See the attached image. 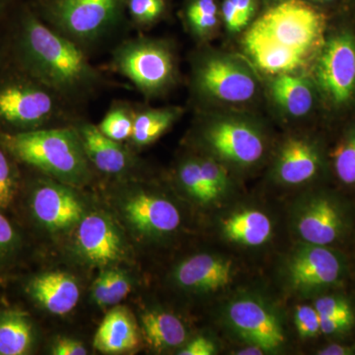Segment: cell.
<instances>
[{"label":"cell","instance_id":"cell-37","mask_svg":"<svg viewBox=\"0 0 355 355\" xmlns=\"http://www.w3.org/2000/svg\"><path fill=\"white\" fill-rule=\"evenodd\" d=\"M320 317L343 318L354 321V311L345 299L338 296H324L317 299L314 304Z\"/></svg>","mask_w":355,"mask_h":355},{"label":"cell","instance_id":"cell-7","mask_svg":"<svg viewBox=\"0 0 355 355\" xmlns=\"http://www.w3.org/2000/svg\"><path fill=\"white\" fill-rule=\"evenodd\" d=\"M315 81L334 107L347 106L355 97V37L349 30L329 37L315 64Z\"/></svg>","mask_w":355,"mask_h":355},{"label":"cell","instance_id":"cell-44","mask_svg":"<svg viewBox=\"0 0 355 355\" xmlns=\"http://www.w3.org/2000/svg\"><path fill=\"white\" fill-rule=\"evenodd\" d=\"M1 25V23H0ZM6 58V42H4L3 34L0 33V67L3 64Z\"/></svg>","mask_w":355,"mask_h":355},{"label":"cell","instance_id":"cell-31","mask_svg":"<svg viewBox=\"0 0 355 355\" xmlns=\"http://www.w3.org/2000/svg\"><path fill=\"white\" fill-rule=\"evenodd\" d=\"M331 156L338 180L349 186L355 184V128L336 146Z\"/></svg>","mask_w":355,"mask_h":355},{"label":"cell","instance_id":"cell-29","mask_svg":"<svg viewBox=\"0 0 355 355\" xmlns=\"http://www.w3.org/2000/svg\"><path fill=\"white\" fill-rule=\"evenodd\" d=\"M18 161L0 144V209L12 205L20 187Z\"/></svg>","mask_w":355,"mask_h":355},{"label":"cell","instance_id":"cell-32","mask_svg":"<svg viewBox=\"0 0 355 355\" xmlns=\"http://www.w3.org/2000/svg\"><path fill=\"white\" fill-rule=\"evenodd\" d=\"M259 0H223L221 16L229 32H240L249 25L258 9Z\"/></svg>","mask_w":355,"mask_h":355},{"label":"cell","instance_id":"cell-24","mask_svg":"<svg viewBox=\"0 0 355 355\" xmlns=\"http://www.w3.org/2000/svg\"><path fill=\"white\" fill-rule=\"evenodd\" d=\"M34 345V324L26 313L18 310L0 313V355L28 354Z\"/></svg>","mask_w":355,"mask_h":355},{"label":"cell","instance_id":"cell-11","mask_svg":"<svg viewBox=\"0 0 355 355\" xmlns=\"http://www.w3.org/2000/svg\"><path fill=\"white\" fill-rule=\"evenodd\" d=\"M73 231L74 252L86 265L104 268L127 259L123 230L106 212H86Z\"/></svg>","mask_w":355,"mask_h":355},{"label":"cell","instance_id":"cell-17","mask_svg":"<svg viewBox=\"0 0 355 355\" xmlns=\"http://www.w3.org/2000/svg\"><path fill=\"white\" fill-rule=\"evenodd\" d=\"M74 128L80 137L89 162L98 171L119 177L125 176L135 168V160L132 153L121 142L103 135L97 125L81 123Z\"/></svg>","mask_w":355,"mask_h":355},{"label":"cell","instance_id":"cell-9","mask_svg":"<svg viewBox=\"0 0 355 355\" xmlns=\"http://www.w3.org/2000/svg\"><path fill=\"white\" fill-rule=\"evenodd\" d=\"M76 187L44 176L30 187L29 209L40 228L51 234L74 230L86 210Z\"/></svg>","mask_w":355,"mask_h":355},{"label":"cell","instance_id":"cell-8","mask_svg":"<svg viewBox=\"0 0 355 355\" xmlns=\"http://www.w3.org/2000/svg\"><path fill=\"white\" fill-rule=\"evenodd\" d=\"M118 209L128 228L142 239L166 237L181 226V212L171 200L139 187L121 193Z\"/></svg>","mask_w":355,"mask_h":355},{"label":"cell","instance_id":"cell-33","mask_svg":"<svg viewBox=\"0 0 355 355\" xmlns=\"http://www.w3.org/2000/svg\"><path fill=\"white\" fill-rule=\"evenodd\" d=\"M128 17L135 24L149 26L165 15L167 0H125Z\"/></svg>","mask_w":355,"mask_h":355},{"label":"cell","instance_id":"cell-12","mask_svg":"<svg viewBox=\"0 0 355 355\" xmlns=\"http://www.w3.org/2000/svg\"><path fill=\"white\" fill-rule=\"evenodd\" d=\"M202 140L217 158L242 167L256 164L265 153V139L257 125L245 119L222 116L202 130Z\"/></svg>","mask_w":355,"mask_h":355},{"label":"cell","instance_id":"cell-6","mask_svg":"<svg viewBox=\"0 0 355 355\" xmlns=\"http://www.w3.org/2000/svg\"><path fill=\"white\" fill-rule=\"evenodd\" d=\"M114 69L142 94H160L173 83L176 64L171 50L162 42L132 39L121 44L113 55Z\"/></svg>","mask_w":355,"mask_h":355},{"label":"cell","instance_id":"cell-23","mask_svg":"<svg viewBox=\"0 0 355 355\" xmlns=\"http://www.w3.org/2000/svg\"><path fill=\"white\" fill-rule=\"evenodd\" d=\"M142 334L149 347L157 352L176 349L186 342V327L172 313L148 310L140 318Z\"/></svg>","mask_w":355,"mask_h":355},{"label":"cell","instance_id":"cell-46","mask_svg":"<svg viewBox=\"0 0 355 355\" xmlns=\"http://www.w3.org/2000/svg\"><path fill=\"white\" fill-rule=\"evenodd\" d=\"M263 1L268 2L270 6H272L273 3H277V2L282 1V0H263Z\"/></svg>","mask_w":355,"mask_h":355},{"label":"cell","instance_id":"cell-15","mask_svg":"<svg viewBox=\"0 0 355 355\" xmlns=\"http://www.w3.org/2000/svg\"><path fill=\"white\" fill-rule=\"evenodd\" d=\"M294 225L307 244L328 246L342 234L343 214L331 198H312L299 207Z\"/></svg>","mask_w":355,"mask_h":355},{"label":"cell","instance_id":"cell-22","mask_svg":"<svg viewBox=\"0 0 355 355\" xmlns=\"http://www.w3.org/2000/svg\"><path fill=\"white\" fill-rule=\"evenodd\" d=\"M270 91L279 107L295 118L306 116L314 107V83L304 76L289 73L275 76Z\"/></svg>","mask_w":355,"mask_h":355},{"label":"cell","instance_id":"cell-14","mask_svg":"<svg viewBox=\"0 0 355 355\" xmlns=\"http://www.w3.org/2000/svg\"><path fill=\"white\" fill-rule=\"evenodd\" d=\"M342 268L338 257L327 246L305 243L292 254L287 273L292 286L308 291L335 284Z\"/></svg>","mask_w":355,"mask_h":355},{"label":"cell","instance_id":"cell-3","mask_svg":"<svg viewBox=\"0 0 355 355\" xmlns=\"http://www.w3.org/2000/svg\"><path fill=\"white\" fill-rule=\"evenodd\" d=\"M0 144L18 163L69 186L83 187L92 178V165L74 128L0 132Z\"/></svg>","mask_w":355,"mask_h":355},{"label":"cell","instance_id":"cell-39","mask_svg":"<svg viewBox=\"0 0 355 355\" xmlns=\"http://www.w3.org/2000/svg\"><path fill=\"white\" fill-rule=\"evenodd\" d=\"M51 354L55 355H85L87 349L83 343L72 338H62L53 343Z\"/></svg>","mask_w":355,"mask_h":355},{"label":"cell","instance_id":"cell-10","mask_svg":"<svg viewBox=\"0 0 355 355\" xmlns=\"http://www.w3.org/2000/svg\"><path fill=\"white\" fill-rule=\"evenodd\" d=\"M193 81L198 92L218 102H248L257 92L253 71L241 60L229 55L202 58L196 64Z\"/></svg>","mask_w":355,"mask_h":355},{"label":"cell","instance_id":"cell-16","mask_svg":"<svg viewBox=\"0 0 355 355\" xmlns=\"http://www.w3.org/2000/svg\"><path fill=\"white\" fill-rule=\"evenodd\" d=\"M233 265L227 259L212 254H197L176 266L174 280L180 288L193 293L220 291L230 284Z\"/></svg>","mask_w":355,"mask_h":355},{"label":"cell","instance_id":"cell-21","mask_svg":"<svg viewBox=\"0 0 355 355\" xmlns=\"http://www.w3.org/2000/svg\"><path fill=\"white\" fill-rule=\"evenodd\" d=\"M221 230L230 242L247 247H260L272 237V222L261 210L244 209L224 218Z\"/></svg>","mask_w":355,"mask_h":355},{"label":"cell","instance_id":"cell-35","mask_svg":"<svg viewBox=\"0 0 355 355\" xmlns=\"http://www.w3.org/2000/svg\"><path fill=\"white\" fill-rule=\"evenodd\" d=\"M20 236L10 221L0 214V268L12 260L19 251Z\"/></svg>","mask_w":355,"mask_h":355},{"label":"cell","instance_id":"cell-30","mask_svg":"<svg viewBox=\"0 0 355 355\" xmlns=\"http://www.w3.org/2000/svg\"><path fill=\"white\" fill-rule=\"evenodd\" d=\"M133 118L135 113L125 105H116L97 127L109 139L119 142L125 141L132 137Z\"/></svg>","mask_w":355,"mask_h":355},{"label":"cell","instance_id":"cell-40","mask_svg":"<svg viewBox=\"0 0 355 355\" xmlns=\"http://www.w3.org/2000/svg\"><path fill=\"white\" fill-rule=\"evenodd\" d=\"M354 321L343 318H324L320 317V326L321 334L324 335H335L349 330Z\"/></svg>","mask_w":355,"mask_h":355},{"label":"cell","instance_id":"cell-28","mask_svg":"<svg viewBox=\"0 0 355 355\" xmlns=\"http://www.w3.org/2000/svg\"><path fill=\"white\" fill-rule=\"evenodd\" d=\"M177 178L182 189L193 200L202 205L216 202V197L205 183L198 158H188L182 161L178 167Z\"/></svg>","mask_w":355,"mask_h":355},{"label":"cell","instance_id":"cell-41","mask_svg":"<svg viewBox=\"0 0 355 355\" xmlns=\"http://www.w3.org/2000/svg\"><path fill=\"white\" fill-rule=\"evenodd\" d=\"M352 350L349 347L343 345H331L324 349L320 350L318 354L320 355H347L352 354Z\"/></svg>","mask_w":355,"mask_h":355},{"label":"cell","instance_id":"cell-42","mask_svg":"<svg viewBox=\"0 0 355 355\" xmlns=\"http://www.w3.org/2000/svg\"><path fill=\"white\" fill-rule=\"evenodd\" d=\"M18 1L19 0H0V23L6 19V16Z\"/></svg>","mask_w":355,"mask_h":355},{"label":"cell","instance_id":"cell-19","mask_svg":"<svg viewBox=\"0 0 355 355\" xmlns=\"http://www.w3.org/2000/svg\"><path fill=\"white\" fill-rule=\"evenodd\" d=\"M321 166L317 147L304 139H291L280 148L275 166L277 181L298 186L316 176Z\"/></svg>","mask_w":355,"mask_h":355},{"label":"cell","instance_id":"cell-2","mask_svg":"<svg viewBox=\"0 0 355 355\" xmlns=\"http://www.w3.org/2000/svg\"><path fill=\"white\" fill-rule=\"evenodd\" d=\"M328 17L307 0H282L268 6L243 38L254 64L270 76L298 73L317 60Z\"/></svg>","mask_w":355,"mask_h":355},{"label":"cell","instance_id":"cell-27","mask_svg":"<svg viewBox=\"0 0 355 355\" xmlns=\"http://www.w3.org/2000/svg\"><path fill=\"white\" fill-rule=\"evenodd\" d=\"M184 17L193 34L207 36L218 24V4L216 0H187Z\"/></svg>","mask_w":355,"mask_h":355},{"label":"cell","instance_id":"cell-18","mask_svg":"<svg viewBox=\"0 0 355 355\" xmlns=\"http://www.w3.org/2000/svg\"><path fill=\"white\" fill-rule=\"evenodd\" d=\"M26 289L37 304L58 316L71 312L78 304L81 295L76 277L60 270L35 275L28 282Z\"/></svg>","mask_w":355,"mask_h":355},{"label":"cell","instance_id":"cell-26","mask_svg":"<svg viewBox=\"0 0 355 355\" xmlns=\"http://www.w3.org/2000/svg\"><path fill=\"white\" fill-rule=\"evenodd\" d=\"M132 291V280L116 266L104 268L91 287V297L99 307H112L121 302Z\"/></svg>","mask_w":355,"mask_h":355},{"label":"cell","instance_id":"cell-43","mask_svg":"<svg viewBox=\"0 0 355 355\" xmlns=\"http://www.w3.org/2000/svg\"><path fill=\"white\" fill-rule=\"evenodd\" d=\"M263 354H266L265 350L254 345H252L251 347H248L246 349H243L237 352L238 355H258Z\"/></svg>","mask_w":355,"mask_h":355},{"label":"cell","instance_id":"cell-5","mask_svg":"<svg viewBox=\"0 0 355 355\" xmlns=\"http://www.w3.org/2000/svg\"><path fill=\"white\" fill-rule=\"evenodd\" d=\"M53 29L76 43L102 38L127 15L125 0H28Z\"/></svg>","mask_w":355,"mask_h":355},{"label":"cell","instance_id":"cell-1","mask_svg":"<svg viewBox=\"0 0 355 355\" xmlns=\"http://www.w3.org/2000/svg\"><path fill=\"white\" fill-rule=\"evenodd\" d=\"M2 25L7 60L60 97H80L101 83L78 44L42 19L28 0H19Z\"/></svg>","mask_w":355,"mask_h":355},{"label":"cell","instance_id":"cell-38","mask_svg":"<svg viewBox=\"0 0 355 355\" xmlns=\"http://www.w3.org/2000/svg\"><path fill=\"white\" fill-rule=\"evenodd\" d=\"M216 347L214 342L203 336L193 338L186 347L180 350V355H212L216 354Z\"/></svg>","mask_w":355,"mask_h":355},{"label":"cell","instance_id":"cell-25","mask_svg":"<svg viewBox=\"0 0 355 355\" xmlns=\"http://www.w3.org/2000/svg\"><path fill=\"white\" fill-rule=\"evenodd\" d=\"M181 114L182 109L176 107L147 109L135 113L130 141L133 146L139 148L150 146L165 133L166 130L172 127Z\"/></svg>","mask_w":355,"mask_h":355},{"label":"cell","instance_id":"cell-34","mask_svg":"<svg viewBox=\"0 0 355 355\" xmlns=\"http://www.w3.org/2000/svg\"><path fill=\"white\" fill-rule=\"evenodd\" d=\"M198 159L205 183L217 200L228 190V173L224 166L214 158Z\"/></svg>","mask_w":355,"mask_h":355},{"label":"cell","instance_id":"cell-20","mask_svg":"<svg viewBox=\"0 0 355 355\" xmlns=\"http://www.w3.org/2000/svg\"><path fill=\"white\" fill-rule=\"evenodd\" d=\"M139 334L130 311L114 307L105 316L96 331L93 345L98 352L120 354L132 352L139 345Z\"/></svg>","mask_w":355,"mask_h":355},{"label":"cell","instance_id":"cell-13","mask_svg":"<svg viewBox=\"0 0 355 355\" xmlns=\"http://www.w3.org/2000/svg\"><path fill=\"white\" fill-rule=\"evenodd\" d=\"M226 316L233 329L244 340L258 345L266 352L279 349L286 342L279 318L257 299H235L229 304Z\"/></svg>","mask_w":355,"mask_h":355},{"label":"cell","instance_id":"cell-45","mask_svg":"<svg viewBox=\"0 0 355 355\" xmlns=\"http://www.w3.org/2000/svg\"><path fill=\"white\" fill-rule=\"evenodd\" d=\"M307 1L311 2V3L313 4H327V3H331V2H335L336 0H307Z\"/></svg>","mask_w":355,"mask_h":355},{"label":"cell","instance_id":"cell-4","mask_svg":"<svg viewBox=\"0 0 355 355\" xmlns=\"http://www.w3.org/2000/svg\"><path fill=\"white\" fill-rule=\"evenodd\" d=\"M58 97L6 58L0 67V132L50 128L60 113Z\"/></svg>","mask_w":355,"mask_h":355},{"label":"cell","instance_id":"cell-36","mask_svg":"<svg viewBox=\"0 0 355 355\" xmlns=\"http://www.w3.org/2000/svg\"><path fill=\"white\" fill-rule=\"evenodd\" d=\"M294 324L301 338H315L321 334L320 316L314 306H297L294 312Z\"/></svg>","mask_w":355,"mask_h":355}]
</instances>
